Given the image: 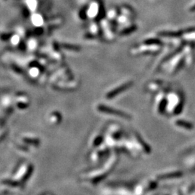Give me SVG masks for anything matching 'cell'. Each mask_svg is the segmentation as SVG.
Listing matches in <instances>:
<instances>
[{"mask_svg": "<svg viewBox=\"0 0 195 195\" xmlns=\"http://www.w3.org/2000/svg\"><path fill=\"white\" fill-rule=\"evenodd\" d=\"M98 111H100V112L102 113L121 116L122 118H127V119H130L131 118V116H129L128 113L124 112V111H119V110L112 109V108L108 107V106H105L104 105H99L98 107Z\"/></svg>", "mask_w": 195, "mask_h": 195, "instance_id": "obj_1", "label": "cell"}, {"mask_svg": "<svg viewBox=\"0 0 195 195\" xmlns=\"http://www.w3.org/2000/svg\"><path fill=\"white\" fill-rule=\"evenodd\" d=\"M132 86V82H129L126 83V84L122 85V86H119L118 88H117L116 89L113 90H112V91H111L110 93H108V95H106V98H108L109 99L112 98H114L115 96H116L117 95H118L119 93L125 91L126 90L128 89V88H130Z\"/></svg>", "mask_w": 195, "mask_h": 195, "instance_id": "obj_2", "label": "cell"}, {"mask_svg": "<svg viewBox=\"0 0 195 195\" xmlns=\"http://www.w3.org/2000/svg\"><path fill=\"white\" fill-rule=\"evenodd\" d=\"M176 124L178 125L180 127H184V128L189 129V130H191V129L194 128V125L192 124L189 122L184 121V120H178V121L176 122Z\"/></svg>", "mask_w": 195, "mask_h": 195, "instance_id": "obj_3", "label": "cell"}, {"mask_svg": "<svg viewBox=\"0 0 195 195\" xmlns=\"http://www.w3.org/2000/svg\"><path fill=\"white\" fill-rule=\"evenodd\" d=\"M182 34V32H161L159 35L164 37H178Z\"/></svg>", "mask_w": 195, "mask_h": 195, "instance_id": "obj_4", "label": "cell"}, {"mask_svg": "<svg viewBox=\"0 0 195 195\" xmlns=\"http://www.w3.org/2000/svg\"><path fill=\"white\" fill-rule=\"evenodd\" d=\"M64 47V49H68V50H72V51H79L80 49V47L77 46H75V45H70V44H64V45H63Z\"/></svg>", "mask_w": 195, "mask_h": 195, "instance_id": "obj_5", "label": "cell"}, {"mask_svg": "<svg viewBox=\"0 0 195 195\" xmlns=\"http://www.w3.org/2000/svg\"><path fill=\"white\" fill-rule=\"evenodd\" d=\"M182 108H183V104H179L178 107H177L176 109V110H175V113H176V114H178V113H179L181 112V111H182Z\"/></svg>", "mask_w": 195, "mask_h": 195, "instance_id": "obj_6", "label": "cell"}, {"mask_svg": "<svg viewBox=\"0 0 195 195\" xmlns=\"http://www.w3.org/2000/svg\"><path fill=\"white\" fill-rule=\"evenodd\" d=\"M160 40H147L146 41V44H160Z\"/></svg>", "mask_w": 195, "mask_h": 195, "instance_id": "obj_7", "label": "cell"}, {"mask_svg": "<svg viewBox=\"0 0 195 195\" xmlns=\"http://www.w3.org/2000/svg\"><path fill=\"white\" fill-rule=\"evenodd\" d=\"M190 10L191 12H195V5H194V6H192L191 7V8H190Z\"/></svg>", "mask_w": 195, "mask_h": 195, "instance_id": "obj_8", "label": "cell"}]
</instances>
